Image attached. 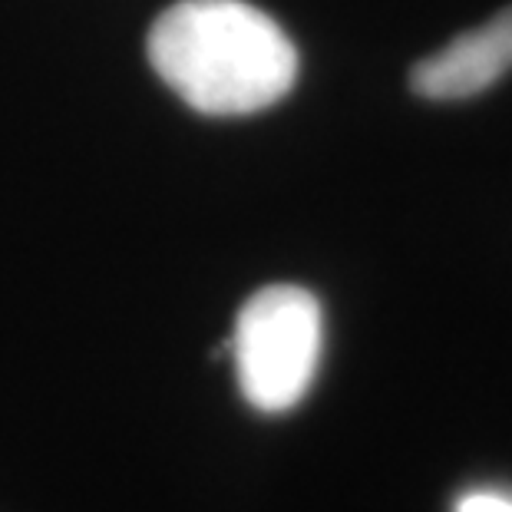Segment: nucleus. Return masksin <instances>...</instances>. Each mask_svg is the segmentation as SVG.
Returning a JSON list of instances; mask_svg holds the SVG:
<instances>
[{"label": "nucleus", "instance_id": "f257e3e1", "mask_svg": "<svg viewBox=\"0 0 512 512\" xmlns=\"http://www.w3.org/2000/svg\"><path fill=\"white\" fill-rule=\"evenodd\" d=\"M162 83L205 116H252L298 80V50L275 17L245 0H179L149 30Z\"/></svg>", "mask_w": 512, "mask_h": 512}, {"label": "nucleus", "instance_id": "f03ea898", "mask_svg": "<svg viewBox=\"0 0 512 512\" xmlns=\"http://www.w3.org/2000/svg\"><path fill=\"white\" fill-rule=\"evenodd\" d=\"M228 347L242 397L261 413H288L304 400L321 367V301L301 285L261 288L238 311Z\"/></svg>", "mask_w": 512, "mask_h": 512}, {"label": "nucleus", "instance_id": "7ed1b4c3", "mask_svg": "<svg viewBox=\"0 0 512 512\" xmlns=\"http://www.w3.org/2000/svg\"><path fill=\"white\" fill-rule=\"evenodd\" d=\"M512 70V4L410 70V90L423 100L456 103L486 93Z\"/></svg>", "mask_w": 512, "mask_h": 512}, {"label": "nucleus", "instance_id": "20e7f679", "mask_svg": "<svg viewBox=\"0 0 512 512\" xmlns=\"http://www.w3.org/2000/svg\"><path fill=\"white\" fill-rule=\"evenodd\" d=\"M453 512H512V496L496 493V489H473V493L460 496Z\"/></svg>", "mask_w": 512, "mask_h": 512}]
</instances>
